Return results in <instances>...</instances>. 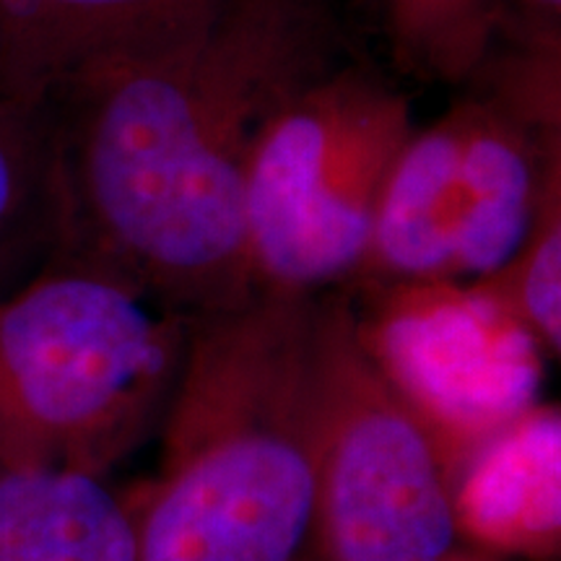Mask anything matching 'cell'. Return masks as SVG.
<instances>
[{
  "label": "cell",
  "mask_w": 561,
  "mask_h": 561,
  "mask_svg": "<svg viewBox=\"0 0 561 561\" xmlns=\"http://www.w3.org/2000/svg\"><path fill=\"white\" fill-rule=\"evenodd\" d=\"M328 0H216L157 50L47 91L50 257L198 318L255 297L244 174L263 125L331 66Z\"/></svg>",
  "instance_id": "obj_1"
},
{
  "label": "cell",
  "mask_w": 561,
  "mask_h": 561,
  "mask_svg": "<svg viewBox=\"0 0 561 561\" xmlns=\"http://www.w3.org/2000/svg\"><path fill=\"white\" fill-rule=\"evenodd\" d=\"M318 297L191 322L151 481L121 491L136 561H305L318 496Z\"/></svg>",
  "instance_id": "obj_2"
},
{
  "label": "cell",
  "mask_w": 561,
  "mask_h": 561,
  "mask_svg": "<svg viewBox=\"0 0 561 561\" xmlns=\"http://www.w3.org/2000/svg\"><path fill=\"white\" fill-rule=\"evenodd\" d=\"M191 322L47 257L0 294V468L107 479L159 432Z\"/></svg>",
  "instance_id": "obj_3"
},
{
  "label": "cell",
  "mask_w": 561,
  "mask_h": 561,
  "mask_svg": "<svg viewBox=\"0 0 561 561\" xmlns=\"http://www.w3.org/2000/svg\"><path fill=\"white\" fill-rule=\"evenodd\" d=\"M557 89L546 66L520 87L455 104L430 128L416 125L343 289L476 280L502 268L561 170Z\"/></svg>",
  "instance_id": "obj_4"
},
{
  "label": "cell",
  "mask_w": 561,
  "mask_h": 561,
  "mask_svg": "<svg viewBox=\"0 0 561 561\" xmlns=\"http://www.w3.org/2000/svg\"><path fill=\"white\" fill-rule=\"evenodd\" d=\"M318 561H447L466 460L362 335L348 291L318 297Z\"/></svg>",
  "instance_id": "obj_5"
},
{
  "label": "cell",
  "mask_w": 561,
  "mask_h": 561,
  "mask_svg": "<svg viewBox=\"0 0 561 561\" xmlns=\"http://www.w3.org/2000/svg\"><path fill=\"white\" fill-rule=\"evenodd\" d=\"M413 130L409 96L364 68L328 66L273 112L244 174L261 291L320 297L354 278Z\"/></svg>",
  "instance_id": "obj_6"
},
{
  "label": "cell",
  "mask_w": 561,
  "mask_h": 561,
  "mask_svg": "<svg viewBox=\"0 0 561 561\" xmlns=\"http://www.w3.org/2000/svg\"><path fill=\"white\" fill-rule=\"evenodd\" d=\"M343 291L371 351L466 466L536 405L546 354L471 280Z\"/></svg>",
  "instance_id": "obj_7"
},
{
  "label": "cell",
  "mask_w": 561,
  "mask_h": 561,
  "mask_svg": "<svg viewBox=\"0 0 561 561\" xmlns=\"http://www.w3.org/2000/svg\"><path fill=\"white\" fill-rule=\"evenodd\" d=\"M559 468V405H530L496 432L462 471L455 491L460 543L515 561H557Z\"/></svg>",
  "instance_id": "obj_8"
},
{
  "label": "cell",
  "mask_w": 561,
  "mask_h": 561,
  "mask_svg": "<svg viewBox=\"0 0 561 561\" xmlns=\"http://www.w3.org/2000/svg\"><path fill=\"white\" fill-rule=\"evenodd\" d=\"M216 0H0V81L45 96L70 76L157 50Z\"/></svg>",
  "instance_id": "obj_9"
},
{
  "label": "cell",
  "mask_w": 561,
  "mask_h": 561,
  "mask_svg": "<svg viewBox=\"0 0 561 561\" xmlns=\"http://www.w3.org/2000/svg\"><path fill=\"white\" fill-rule=\"evenodd\" d=\"M0 561H136L128 504L107 479L0 468Z\"/></svg>",
  "instance_id": "obj_10"
},
{
  "label": "cell",
  "mask_w": 561,
  "mask_h": 561,
  "mask_svg": "<svg viewBox=\"0 0 561 561\" xmlns=\"http://www.w3.org/2000/svg\"><path fill=\"white\" fill-rule=\"evenodd\" d=\"M53 136L45 100L0 81V294L50 257Z\"/></svg>",
  "instance_id": "obj_11"
},
{
  "label": "cell",
  "mask_w": 561,
  "mask_h": 561,
  "mask_svg": "<svg viewBox=\"0 0 561 561\" xmlns=\"http://www.w3.org/2000/svg\"><path fill=\"white\" fill-rule=\"evenodd\" d=\"M398 60L437 79H462L489 58L496 34L520 19L517 0H382Z\"/></svg>",
  "instance_id": "obj_12"
},
{
  "label": "cell",
  "mask_w": 561,
  "mask_h": 561,
  "mask_svg": "<svg viewBox=\"0 0 561 561\" xmlns=\"http://www.w3.org/2000/svg\"><path fill=\"white\" fill-rule=\"evenodd\" d=\"M471 284L515 318L546 359L561 351V170L546 185L536 219L502 268Z\"/></svg>",
  "instance_id": "obj_13"
},
{
  "label": "cell",
  "mask_w": 561,
  "mask_h": 561,
  "mask_svg": "<svg viewBox=\"0 0 561 561\" xmlns=\"http://www.w3.org/2000/svg\"><path fill=\"white\" fill-rule=\"evenodd\" d=\"M447 561H515V559H504V557H494V553L471 549V546H460L458 551L453 553Z\"/></svg>",
  "instance_id": "obj_14"
}]
</instances>
